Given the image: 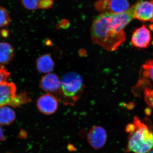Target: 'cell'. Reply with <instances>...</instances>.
Instances as JSON below:
<instances>
[{"mask_svg": "<svg viewBox=\"0 0 153 153\" xmlns=\"http://www.w3.org/2000/svg\"><path fill=\"white\" fill-rule=\"evenodd\" d=\"M111 13H105L97 17L91 27L92 41L108 51L116 50L126 40L124 32L117 33L111 25Z\"/></svg>", "mask_w": 153, "mask_h": 153, "instance_id": "cell-1", "label": "cell"}, {"mask_svg": "<svg viewBox=\"0 0 153 153\" xmlns=\"http://www.w3.org/2000/svg\"><path fill=\"white\" fill-rule=\"evenodd\" d=\"M128 133L126 152L134 153H148L153 149V128L143 122L137 117L133 122L126 127Z\"/></svg>", "mask_w": 153, "mask_h": 153, "instance_id": "cell-2", "label": "cell"}, {"mask_svg": "<svg viewBox=\"0 0 153 153\" xmlns=\"http://www.w3.org/2000/svg\"><path fill=\"white\" fill-rule=\"evenodd\" d=\"M61 81V91L64 97L75 102L80 97L83 89L81 76L75 72H69L63 75Z\"/></svg>", "mask_w": 153, "mask_h": 153, "instance_id": "cell-3", "label": "cell"}, {"mask_svg": "<svg viewBox=\"0 0 153 153\" xmlns=\"http://www.w3.org/2000/svg\"><path fill=\"white\" fill-rule=\"evenodd\" d=\"M16 88L13 82L0 83V106L8 105L17 107L31 101L25 92L16 95Z\"/></svg>", "mask_w": 153, "mask_h": 153, "instance_id": "cell-4", "label": "cell"}, {"mask_svg": "<svg viewBox=\"0 0 153 153\" xmlns=\"http://www.w3.org/2000/svg\"><path fill=\"white\" fill-rule=\"evenodd\" d=\"M94 7L97 10L105 13H119L127 10L129 8L128 0H99Z\"/></svg>", "mask_w": 153, "mask_h": 153, "instance_id": "cell-5", "label": "cell"}, {"mask_svg": "<svg viewBox=\"0 0 153 153\" xmlns=\"http://www.w3.org/2000/svg\"><path fill=\"white\" fill-rule=\"evenodd\" d=\"M134 10L133 6L123 13H111V25L115 32L123 33L124 28L134 19Z\"/></svg>", "mask_w": 153, "mask_h": 153, "instance_id": "cell-6", "label": "cell"}, {"mask_svg": "<svg viewBox=\"0 0 153 153\" xmlns=\"http://www.w3.org/2000/svg\"><path fill=\"white\" fill-rule=\"evenodd\" d=\"M107 134L105 129L100 126H94L87 135L89 144L94 149H100L106 143Z\"/></svg>", "mask_w": 153, "mask_h": 153, "instance_id": "cell-7", "label": "cell"}, {"mask_svg": "<svg viewBox=\"0 0 153 153\" xmlns=\"http://www.w3.org/2000/svg\"><path fill=\"white\" fill-rule=\"evenodd\" d=\"M40 86L42 90L48 93L57 94L59 95L61 94L64 97L61 91V81L56 74L49 73L44 75L41 79Z\"/></svg>", "mask_w": 153, "mask_h": 153, "instance_id": "cell-8", "label": "cell"}, {"mask_svg": "<svg viewBox=\"0 0 153 153\" xmlns=\"http://www.w3.org/2000/svg\"><path fill=\"white\" fill-rule=\"evenodd\" d=\"M134 19L153 22V1H142L134 6Z\"/></svg>", "mask_w": 153, "mask_h": 153, "instance_id": "cell-9", "label": "cell"}, {"mask_svg": "<svg viewBox=\"0 0 153 153\" xmlns=\"http://www.w3.org/2000/svg\"><path fill=\"white\" fill-rule=\"evenodd\" d=\"M37 105L38 109L42 113L46 115L52 114L57 110L58 101L55 96L47 93L38 98Z\"/></svg>", "mask_w": 153, "mask_h": 153, "instance_id": "cell-10", "label": "cell"}, {"mask_svg": "<svg viewBox=\"0 0 153 153\" xmlns=\"http://www.w3.org/2000/svg\"><path fill=\"white\" fill-rule=\"evenodd\" d=\"M151 40L150 32L145 25L135 30L131 37V43L134 47L146 48L149 45Z\"/></svg>", "mask_w": 153, "mask_h": 153, "instance_id": "cell-11", "label": "cell"}, {"mask_svg": "<svg viewBox=\"0 0 153 153\" xmlns=\"http://www.w3.org/2000/svg\"><path fill=\"white\" fill-rule=\"evenodd\" d=\"M36 66L38 71L41 73L49 74L53 71L55 63L50 54H44L37 59Z\"/></svg>", "mask_w": 153, "mask_h": 153, "instance_id": "cell-12", "label": "cell"}, {"mask_svg": "<svg viewBox=\"0 0 153 153\" xmlns=\"http://www.w3.org/2000/svg\"><path fill=\"white\" fill-rule=\"evenodd\" d=\"M14 56L13 47L6 42L0 43V63L7 64L13 60Z\"/></svg>", "mask_w": 153, "mask_h": 153, "instance_id": "cell-13", "label": "cell"}, {"mask_svg": "<svg viewBox=\"0 0 153 153\" xmlns=\"http://www.w3.org/2000/svg\"><path fill=\"white\" fill-rule=\"evenodd\" d=\"M16 117L15 111L5 105L0 106V124L9 125L14 122Z\"/></svg>", "mask_w": 153, "mask_h": 153, "instance_id": "cell-14", "label": "cell"}, {"mask_svg": "<svg viewBox=\"0 0 153 153\" xmlns=\"http://www.w3.org/2000/svg\"><path fill=\"white\" fill-rule=\"evenodd\" d=\"M22 3L25 8L30 10L48 9L51 6L50 0H22Z\"/></svg>", "mask_w": 153, "mask_h": 153, "instance_id": "cell-15", "label": "cell"}, {"mask_svg": "<svg viewBox=\"0 0 153 153\" xmlns=\"http://www.w3.org/2000/svg\"><path fill=\"white\" fill-rule=\"evenodd\" d=\"M143 75L153 81V60H148L143 66Z\"/></svg>", "mask_w": 153, "mask_h": 153, "instance_id": "cell-16", "label": "cell"}, {"mask_svg": "<svg viewBox=\"0 0 153 153\" xmlns=\"http://www.w3.org/2000/svg\"><path fill=\"white\" fill-rule=\"evenodd\" d=\"M10 19L8 12L4 8L0 7V28L8 25Z\"/></svg>", "mask_w": 153, "mask_h": 153, "instance_id": "cell-17", "label": "cell"}, {"mask_svg": "<svg viewBox=\"0 0 153 153\" xmlns=\"http://www.w3.org/2000/svg\"><path fill=\"white\" fill-rule=\"evenodd\" d=\"M144 94L146 102L153 108V89L146 88L144 91Z\"/></svg>", "mask_w": 153, "mask_h": 153, "instance_id": "cell-18", "label": "cell"}, {"mask_svg": "<svg viewBox=\"0 0 153 153\" xmlns=\"http://www.w3.org/2000/svg\"><path fill=\"white\" fill-rule=\"evenodd\" d=\"M10 74L4 65L0 64V83L7 82Z\"/></svg>", "mask_w": 153, "mask_h": 153, "instance_id": "cell-19", "label": "cell"}, {"mask_svg": "<svg viewBox=\"0 0 153 153\" xmlns=\"http://www.w3.org/2000/svg\"><path fill=\"white\" fill-rule=\"evenodd\" d=\"M5 140V137L4 135L2 130L0 127V141Z\"/></svg>", "mask_w": 153, "mask_h": 153, "instance_id": "cell-20", "label": "cell"}, {"mask_svg": "<svg viewBox=\"0 0 153 153\" xmlns=\"http://www.w3.org/2000/svg\"><path fill=\"white\" fill-rule=\"evenodd\" d=\"M148 153H153V149L152 150H151L150 152H149Z\"/></svg>", "mask_w": 153, "mask_h": 153, "instance_id": "cell-21", "label": "cell"}]
</instances>
